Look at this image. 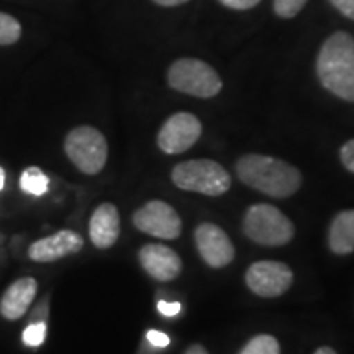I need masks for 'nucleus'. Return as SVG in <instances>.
Here are the masks:
<instances>
[{
	"label": "nucleus",
	"instance_id": "23",
	"mask_svg": "<svg viewBox=\"0 0 354 354\" xmlns=\"http://www.w3.org/2000/svg\"><path fill=\"white\" fill-rule=\"evenodd\" d=\"M225 7L233 8V10H250L258 6L261 0H218Z\"/></svg>",
	"mask_w": 354,
	"mask_h": 354
},
{
	"label": "nucleus",
	"instance_id": "10",
	"mask_svg": "<svg viewBox=\"0 0 354 354\" xmlns=\"http://www.w3.org/2000/svg\"><path fill=\"white\" fill-rule=\"evenodd\" d=\"M197 251L210 268H225L234 259V246L218 225L202 223L194 233Z\"/></svg>",
	"mask_w": 354,
	"mask_h": 354
},
{
	"label": "nucleus",
	"instance_id": "2",
	"mask_svg": "<svg viewBox=\"0 0 354 354\" xmlns=\"http://www.w3.org/2000/svg\"><path fill=\"white\" fill-rule=\"evenodd\" d=\"M322 86L346 102H354V38L336 32L325 39L317 56Z\"/></svg>",
	"mask_w": 354,
	"mask_h": 354
},
{
	"label": "nucleus",
	"instance_id": "9",
	"mask_svg": "<svg viewBox=\"0 0 354 354\" xmlns=\"http://www.w3.org/2000/svg\"><path fill=\"white\" fill-rule=\"evenodd\" d=\"M202 135V123L196 115L177 112L171 115L158 133V146L166 154H180L192 148Z\"/></svg>",
	"mask_w": 354,
	"mask_h": 354
},
{
	"label": "nucleus",
	"instance_id": "16",
	"mask_svg": "<svg viewBox=\"0 0 354 354\" xmlns=\"http://www.w3.org/2000/svg\"><path fill=\"white\" fill-rule=\"evenodd\" d=\"M48 185H50V179L39 167H26L21 172L20 187L30 196H43V194H46Z\"/></svg>",
	"mask_w": 354,
	"mask_h": 354
},
{
	"label": "nucleus",
	"instance_id": "17",
	"mask_svg": "<svg viewBox=\"0 0 354 354\" xmlns=\"http://www.w3.org/2000/svg\"><path fill=\"white\" fill-rule=\"evenodd\" d=\"M240 354H281V346L274 336L258 335L248 342Z\"/></svg>",
	"mask_w": 354,
	"mask_h": 354
},
{
	"label": "nucleus",
	"instance_id": "28",
	"mask_svg": "<svg viewBox=\"0 0 354 354\" xmlns=\"http://www.w3.org/2000/svg\"><path fill=\"white\" fill-rule=\"evenodd\" d=\"M313 354H338V353H336L335 349L330 348V346H322V348H318Z\"/></svg>",
	"mask_w": 354,
	"mask_h": 354
},
{
	"label": "nucleus",
	"instance_id": "4",
	"mask_svg": "<svg viewBox=\"0 0 354 354\" xmlns=\"http://www.w3.org/2000/svg\"><path fill=\"white\" fill-rule=\"evenodd\" d=\"M243 232L263 246H284L295 234L292 221L271 203H256L246 210Z\"/></svg>",
	"mask_w": 354,
	"mask_h": 354
},
{
	"label": "nucleus",
	"instance_id": "24",
	"mask_svg": "<svg viewBox=\"0 0 354 354\" xmlns=\"http://www.w3.org/2000/svg\"><path fill=\"white\" fill-rule=\"evenodd\" d=\"M330 3L346 19L354 20V0H330Z\"/></svg>",
	"mask_w": 354,
	"mask_h": 354
},
{
	"label": "nucleus",
	"instance_id": "25",
	"mask_svg": "<svg viewBox=\"0 0 354 354\" xmlns=\"http://www.w3.org/2000/svg\"><path fill=\"white\" fill-rule=\"evenodd\" d=\"M159 313H162L165 317H176L180 312V304L179 302H165V300H159L158 302Z\"/></svg>",
	"mask_w": 354,
	"mask_h": 354
},
{
	"label": "nucleus",
	"instance_id": "22",
	"mask_svg": "<svg viewBox=\"0 0 354 354\" xmlns=\"http://www.w3.org/2000/svg\"><path fill=\"white\" fill-rule=\"evenodd\" d=\"M146 339H148L149 344L154 348H166L167 344L171 343L169 336L158 330H149L148 333H146Z\"/></svg>",
	"mask_w": 354,
	"mask_h": 354
},
{
	"label": "nucleus",
	"instance_id": "21",
	"mask_svg": "<svg viewBox=\"0 0 354 354\" xmlns=\"http://www.w3.org/2000/svg\"><path fill=\"white\" fill-rule=\"evenodd\" d=\"M339 158H342L343 166L354 174V140H349L348 143H344L342 146V149H339Z\"/></svg>",
	"mask_w": 354,
	"mask_h": 354
},
{
	"label": "nucleus",
	"instance_id": "15",
	"mask_svg": "<svg viewBox=\"0 0 354 354\" xmlns=\"http://www.w3.org/2000/svg\"><path fill=\"white\" fill-rule=\"evenodd\" d=\"M328 245L335 254L344 256L354 251V210H343L330 225Z\"/></svg>",
	"mask_w": 354,
	"mask_h": 354
},
{
	"label": "nucleus",
	"instance_id": "27",
	"mask_svg": "<svg viewBox=\"0 0 354 354\" xmlns=\"http://www.w3.org/2000/svg\"><path fill=\"white\" fill-rule=\"evenodd\" d=\"M184 354H209V351H207L202 344H192V346L187 348V351Z\"/></svg>",
	"mask_w": 354,
	"mask_h": 354
},
{
	"label": "nucleus",
	"instance_id": "5",
	"mask_svg": "<svg viewBox=\"0 0 354 354\" xmlns=\"http://www.w3.org/2000/svg\"><path fill=\"white\" fill-rule=\"evenodd\" d=\"M167 82L177 92L210 99L220 94L223 82L210 64L196 57H180L167 71Z\"/></svg>",
	"mask_w": 354,
	"mask_h": 354
},
{
	"label": "nucleus",
	"instance_id": "26",
	"mask_svg": "<svg viewBox=\"0 0 354 354\" xmlns=\"http://www.w3.org/2000/svg\"><path fill=\"white\" fill-rule=\"evenodd\" d=\"M153 2L161 7H177V6H183V3H187L189 0H153Z\"/></svg>",
	"mask_w": 354,
	"mask_h": 354
},
{
	"label": "nucleus",
	"instance_id": "14",
	"mask_svg": "<svg viewBox=\"0 0 354 354\" xmlns=\"http://www.w3.org/2000/svg\"><path fill=\"white\" fill-rule=\"evenodd\" d=\"M38 292V282L33 277H20L7 287L0 299V315L6 320H19L33 304Z\"/></svg>",
	"mask_w": 354,
	"mask_h": 354
},
{
	"label": "nucleus",
	"instance_id": "11",
	"mask_svg": "<svg viewBox=\"0 0 354 354\" xmlns=\"http://www.w3.org/2000/svg\"><path fill=\"white\" fill-rule=\"evenodd\" d=\"M84 248L82 236L73 230H61L51 236L41 238L28 248V258L35 263H55L66 256L79 253Z\"/></svg>",
	"mask_w": 354,
	"mask_h": 354
},
{
	"label": "nucleus",
	"instance_id": "1",
	"mask_svg": "<svg viewBox=\"0 0 354 354\" xmlns=\"http://www.w3.org/2000/svg\"><path fill=\"white\" fill-rule=\"evenodd\" d=\"M236 174L248 187L274 198L292 197L302 185V174L289 162L264 154H245L238 159Z\"/></svg>",
	"mask_w": 354,
	"mask_h": 354
},
{
	"label": "nucleus",
	"instance_id": "7",
	"mask_svg": "<svg viewBox=\"0 0 354 354\" xmlns=\"http://www.w3.org/2000/svg\"><path fill=\"white\" fill-rule=\"evenodd\" d=\"M245 281L253 294L264 299H274L290 289L294 272L281 261H258L248 268Z\"/></svg>",
	"mask_w": 354,
	"mask_h": 354
},
{
	"label": "nucleus",
	"instance_id": "6",
	"mask_svg": "<svg viewBox=\"0 0 354 354\" xmlns=\"http://www.w3.org/2000/svg\"><path fill=\"white\" fill-rule=\"evenodd\" d=\"M64 151L69 161L84 174L94 176L105 167L109 158V145L105 136L94 127L82 125L68 133Z\"/></svg>",
	"mask_w": 354,
	"mask_h": 354
},
{
	"label": "nucleus",
	"instance_id": "18",
	"mask_svg": "<svg viewBox=\"0 0 354 354\" xmlns=\"http://www.w3.org/2000/svg\"><path fill=\"white\" fill-rule=\"evenodd\" d=\"M21 37V25L8 13L0 12V46L17 43Z\"/></svg>",
	"mask_w": 354,
	"mask_h": 354
},
{
	"label": "nucleus",
	"instance_id": "20",
	"mask_svg": "<svg viewBox=\"0 0 354 354\" xmlns=\"http://www.w3.org/2000/svg\"><path fill=\"white\" fill-rule=\"evenodd\" d=\"M44 338H46V323L44 320L30 323L24 331V343L28 346H39V344H43Z\"/></svg>",
	"mask_w": 354,
	"mask_h": 354
},
{
	"label": "nucleus",
	"instance_id": "3",
	"mask_svg": "<svg viewBox=\"0 0 354 354\" xmlns=\"http://www.w3.org/2000/svg\"><path fill=\"white\" fill-rule=\"evenodd\" d=\"M176 187L202 196L220 197L232 185V177L225 167L212 159H190L179 162L171 172Z\"/></svg>",
	"mask_w": 354,
	"mask_h": 354
},
{
	"label": "nucleus",
	"instance_id": "8",
	"mask_svg": "<svg viewBox=\"0 0 354 354\" xmlns=\"http://www.w3.org/2000/svg\"><path fill=\"white\" fill-rule=\"evenodd\" d=\"M133 225L159 240H176L183 233V221L169 203L149 201L133 214Z\"/></svg>",
	"mask_w": 354,
	"mask_h": 354
},
{
	"label": "nucleus",
	"instance_id": "12",
	"mask_svg": "<svg viewBox=\"0 0 354 354\" xmlns=\"http://www.w3.org/2000/svg\"><path fill=\"white\" fill-rule=\"evenodd\" d=\"M138 259L148 276L161 282L172 281L183 271V261L174 250L158 243H149L140 250Z\"/></svg>",
	"mask_w": 354,
	"mask_h": 354
},
{
	"label": "nucleus",
	"instance_id": "13",
	"mask_svg": "<svg viewBox=\"0 0 354 354\" xmlns=\"http://www.w3.org/2000/svg\"><path fill=\"white\" fill-rule=\"evenodd\" d=\"M88 236L99 250H109L120 236V214L110 202L100 203L88 221Z\"/></svg>",
	"mask_w": 354,
	"mask_h": 354
},
{
	"label": "nucleus",
	"instance_id": "29",
	"mask_svg": "<svg viewBox=\"0 0 354 354\" xmlns=\"http://www.w3.org/2000/svg\"><path fill=\"white\" fill-rule=\"evenodd\" d=\"M3 184H6V171L0 167V190L3 189Z\"/></svg>",
	"mask_w": 354,
	"mask_h": 354
},
{
	"label": "nucleus",
	"instance_id": "19",
	"mask_svg": "<svg viewBox=\"0 0 354 354\" xmlns=\"http://www.w3.org/2000/svg\"><path fill=\"white\" fill-rule=\"evenodd\" d=\"M308 0H274V12L281 19H294Z\"/></svg>",
	"mask_w": 354,
	"mask_h": 354
}]
</instances>
